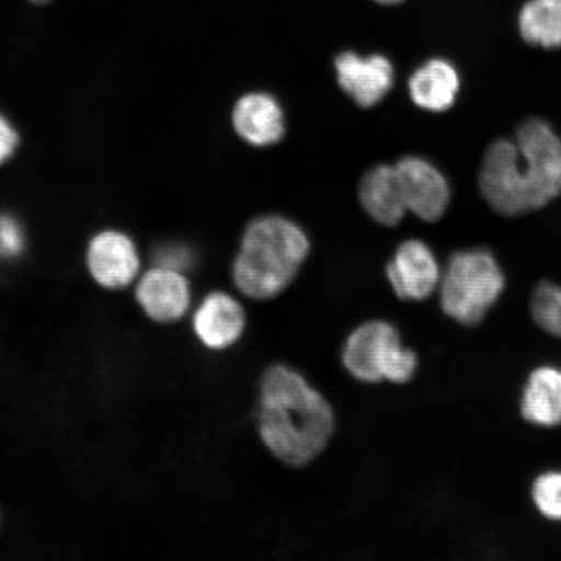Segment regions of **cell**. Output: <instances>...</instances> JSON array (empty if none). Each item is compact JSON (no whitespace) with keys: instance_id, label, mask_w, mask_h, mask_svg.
<instances>
[{"instance_id":"1","label":"cell","mask_w":561,"mask_h":561,"mask_svg":"<svg viewBox=\"0 0 561 561\" xmlns=\"http://www.w3.org/2000/svg\"><path fill=\"white\" fill-rule=\"evenodd\" d=\"M483 198L496 213L516 216L542 208L561 194V138L531 118L516 138L489 146L480 172Z\"/></svg>"},{"instance_id":"2","label":"cell","mask_w":561,"mask_h":561,"mask_svg":"<svg viewBox=\"0 0 561 561\" xmlns=\"http://www.w3.org/2000/svg\"><path fill=\"white\" fill-rule=\"evenodd\" d=\"M263 444L285 466L310 465L335 430L333 407L296 368L275 364L264 371L257 409Z\"/></svg>"},{"instance_id":"3","label":"cell","mask_w":561,"mask_h":561,"mask_svg":"<svg viewBox=\"0 0 561 561\" xmlns=\"http://www.w3.org/2000/svg\"><path fill=\"white\" fill-rule=\"evenodd\" d=\"M308 251L305 231L285 217L252 221L233 264L237 289L255 300L277 297L296 278Z\"/></svg>"},{"instance_id":"4","label":"cell","mask_w":561,"mask_h":561,"mask_svg":"<svg viewBox=\"0 0 561 561\" xmlns=\"http://www.w3.org/2000/svg\"><path fill=\"white\" fill-rule=\"evenodd\" d=\"M506 286L496 259L485 249L456 252L442 273V311L465 327L479 325Z\"/></svg>"},{"instance_id":"5","label":"cell","mask_w":561,"mask_h":561,"mask_svg":"<svg viewBox=\"0 0 561 561\" xmlns=\"http://www.w3.org/2000/svg\"><path fill=\"white\" fill-rule=\"evenodd\" d=\"M342 362L357 381L403 385L415 377L419 359L415 351L403 347L401 334L388 321L364 322L348 335Z\"/></svg>"},{"instance_id":"6","label":"cell","mask_w":561,"mask_h":561,"mask_svg":"<svg viewBox=\"0 0 561 561\" xmlns=\"http://www.w3.org/2000/svg\"><path fill=\"white\" fill-rule=\"evenodd\" d=\"M394 168L407 213L427 222L439 220L451 198L445 175L417 157L404 158Z\"/></svg>"},{"instance_id":"7","label":"cell","mask_w":561,"mask_h":561,"mask_svg":"<svg viewBox=\"0 0 561 561\" xmlns=\"http://www.w3.org/2000/svg\"><path fill=\"white\" fill-rule=\"evenodd\" d=\"M386 275L399 298L421 301L438 289L442 272L430 245L409 240L399 245Z\"/></svg>"},{"instance_id":"8","label":"cell","mask_w":561,"mask_h":561,"mask_svg":"<svg viewBox=\"0 0 561 561\" xmlns=\"http://www.w3.org/2000/svg\"><path fill=\"white\" fill-rule=\"evenodd\" d=\"M136 296L145 313L163 324L184 318L192 304L185 273L159 265L140 278Z\"/></svg>"},{"instance_id":"9","label":"cell","mask_w":561,"mask_h":561,"mask_svg":"<svg viewBox=\"0 0 561 561\" xmlns=\"http://www.w3.org/2000/svg\"><path fill=\"white\" fill-rule=\"evenodd\" d=\"M245 313L242 305L230 294L214 291L202 300L193 316V331L203 346L227 350L244 333Z\"/></svg>"},{"instance_id":"10","label":"cell","mask_w":561,"mask_h":561,"mask_svg":"<svg viewBox=\"0 0 561 561\" xmlns=\"http://www.w3.org/2000/svg\"><path fill=\"white\" fill-rule=\"evenodd\" d=\"M335 69L342 89L362 107L381 102L394 83V68L381 55L360 58L345 53L335 60Z\"/></svg>"},{"instance_id":"11","label":"cell","mask_w":561,"mask_h":561,"mask_svg":"<svg viewBox=\"0 0 561 561\" xmlns=\"http://www.w3.org/2000/svg\"><path fill=\"white\" fill-rule=\"evenodd\" d=\"M88 264L98 284L115 290L130 285L139 271L135 243L118 231H103L91 241Z\"/></svg>"},{"instance_id":"12","label":"cell","mask_w":561,"mask_h":561,"mask_svg":"<svg viewBox=\"0 0 561 561\" xmlns=\"http://www.w3.org/2000/svg\"><path fill=\"white\" fill-rule=\"evenodd\" d=\"M233 125L245 142L261 147L275 145L285 133L284 112L270 94H248L236 104Z\"/></svg>"},{"instance_id":"13","label":"cell","mask_w":561,"mask_h":561,"mask_svg":"<svg viewBox=\"0 0 561 561\" xmlns=\"http://www.w3.org/2000/svg\"><path fill=\"white\" fill-rule=\"evenodd\" d=\"M522 415L543 427L561 425V369L542 366L533 370L522 397Z\"/></svg>"},{"instance_id":"14","label":"cell","mask_w":561,"mask_h":561,"mask_svg":"<svg viewBox=\"0 0 561 561\" xmlns=\"http://www.w3.org/2000/svg\"><path fill=\"white\" fill-rule=\"evenodd\" d=\"M410 94L413 103L431 112L451 107L460 89L458 70L447 60L434 59L412 75Z\"/></svg>"},{"instance_id":"15","label":"cell","mask_w":561,"mask_h":561,"mask_svg":"<svg viewBox=\"0 0 561 561\" xmlns=\"http://www.w3.org/2000/svg\"><path fill=\"white\" fill-rule=\"evenodd\" d=\"M360 201L371 219L385 227H396L407 213L399 188L396 168L380 165L374 168L363 179Z\"/></svg>"},{"instance_id":"16","label":"cell","mask_w":561,"mask_h":561,"mask_svg":"<svg viewBox=\"0 0 561 561\" xmlns=\"http://www.w3.org/2000/svg\"><path fill=\"white\" fill-rule=\"evenodd\" d=\"M518 25L529 45L561 47V0H530L520 13Z\"/></svg>"},{"instance_id":"17","label":"cell","mask_w":561,"mask_h":561,"mask_svg":"<svg viewBox=\"0 0 561 561\" xmlns=\"http://www.w3.org/2000/svg\"><path fill=\"white\" fill-rule=\"evenodd\" d=\"M533 320L543 332L561 340V286L549 283L539 284L530 300Z\"/></svg>"},{"instance_id":"18","label":"cell","mask_w":561,"mask_h":561,"mask_svg":"<svg viewBox=\"0 0 561 561\" xmlns=\"http://www.w3.org/2000/svg\"><path fill=\"white\" fill-rule=\"evenodd\" d=\"M531 500L539 514L549 520L561 522V472L538 476L533 482Z\"/></svg>"},{"instance_id":"19","label":"cell","mask_w":561,"mask_h":561,"mask_svg":"<svg viewBox=\"0 0 561 561\" xmlns=\"http://www.w3.org/2000/svg\"><path fill=\"white\" fill-rule=\"evenodd\" d=\"M25 248L24 229L15 217L0 215V259L16 257Z\"/></svg>"},{"instance_id":"20","label":"cell","mask_w":561,"mask_h":561,"mask_svg":"<svg viewBox=\"0 0 561 561\" xmlns=\"http://www.w3.org/2000/svg\"><path fill=\"white\" fill-rule=\"evenodd\" d=\"M157 262L159 266L185 272L193 264V255L184 245H167V248L159 250Z\"/></svg>"},{"instance_id":"21","label":"cell","mask_w":561,"mask_h":561,"mask_svg":"<svg viewBox=\"0 0 561 561\" xmlns=\"http://www.w3.org/2000/svg\"><path fill=\"white\" fill-rule=\"evenodd\" d=\"M19 145V136L7 118L0 115V164L9 160Z\"/></svg>"},{"instance_id":"22","label":"cell","mask_w":561,"mask_h":561,"mask_svg":"<svg viewBox=\"0 0 561 561\" xmlns=\"http://www.w3.org/2000/svg\"><path fill=\"white\" fill-rule=\"evenodd\" d=\"M377 2H380L382 4H397L399 2H402V0H377Z\"/></svg>"},{"instance_id":"23","label":"cell","mask_w":561,"mask_h":561,"mask_svg":"<svg viewBox=\"0 0 561 561\" xmlns=\"http://www.w3.org/2000/svg\"><path fill=\"white\" fill-rule=\"evenodd\" d=\"M32 2H35V3H45V2H47V0H32Z\"/></svg>"}]
</instances>
